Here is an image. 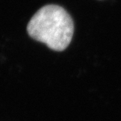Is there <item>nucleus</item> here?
<instances>
[{"instance_id":"nucleus-1","label":"nucleus","mask_w":121,"mask_h":121,"mask_svg":"<svg viewBox=\"0 0 121 121\" xmlns=\"http://www.w3.org/2000/svg\"><path fill=\"white\" fill-rule=\"evenodd\" d=\"M29 35L50 49L63 51L70 44L74 34L72 17L62 7L48 4L34 15L27 26Z\"/></svg>"}]
</instances>
